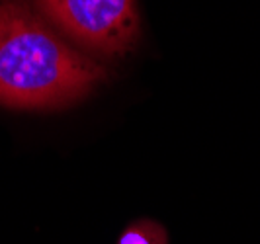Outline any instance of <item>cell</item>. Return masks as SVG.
<instances>
[{"label": "cell", "instance_id": "obj_1", "mask_svg": "<svg viewBox=\"0 0 260 244\" xmlns=\"http://www.w3.org/2000/svg\"><path fill=\"white\" fill-rule=\"evenodd\" d=\"M104 68L67 45L24 0H0V103L53 110L84 98Z\"/></svg>", "mask_w": 260, "mask_h": 244}, {"label": "cell", "instance_id": "obj_2", "mask_svg": "<svg viewBox=\"0 0 260 244\" xmlns=\"http://www.w3.org/2000/svg\"><path fill=\"white\" fill-rule=\"evenodd\" d=\"M67 38L100 55H123L139 33L135 0H36Z\"/></svg>", "mask_w": 260, "mask_h": 244}, {"label": "cell", "instance_id": "obj_3", "mask_svg": "<svg viewBox=\"0 0 260 244\" xmlns=\"http://www.w3.org/2000/svg\"><path fill=\"white\" fill-rule=\"evenodd\" d=\"M117 244H169V234L156 221L139 219L121 232Z\"/></svg>", "mask_w": 260, "mask_h": 244}]
</instances>
